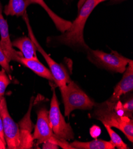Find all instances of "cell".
<instances>
[{
	"mask_svg": "<svg viewBox=\"0 0 133 149\" xmlns=\"http://www.w3.org/2000/svg\"><path fill=\"white\" fill-rule=\"evenodd\" d=\"M2 10H1V3H0V14H2L1 13Z\"/></svg>",
	"mask_w": 133,
	"mask_h": 149,
	"instance_id": "28",
	"label": "cell"
},
{
	"mask_svg": "<svg viewBox=\"0 0 133 149\" xmlns=\"http://www.w3.org/2000/svg\"><path fill=\"white\" fill-rule=\"evenodd\" d=\"M123 107L125 112L128 113L129 117L132 119V113H133V100L132 98L129 99L125 103L122 104Z\"/></svg>",
	"mask_w": 133,
	"mask_h": 149,
	"instance_id": "21",
	"label": "cell"
},
{
	"mask_svg": "<svg viewBox=\"0 0 133 149\" xmlns=\"http://www.w3.org/2000/svg\"><path fill=\"white\" fill-rule=\"evenodd\" d=\"M19 63L31 69L39 76L54 82L53 76L50 70L46 66H44L38 60L37 57L31 59H26L23 57H21L20 58Z\"/></svg>",
	"mask_w": 133,
	"mask_h": 149,
	"instance_id": "12",
	"label": "cell"
},
{
	"mask_svg": "<svg viewBox=\"0 0 133 149\" xmlns=\"http://www.w3.org/2000/svg\"><path fill=\"white\" fill-rule=\"evenodd\" d=\"M96 6V0H86L78 11V17L67 31L56 38L57 42L70 47L80 48L87 51L89 49L84 40V29L88 17Z\"/></svg>",
	"mask_w": 133,
	"mask_h": 149,
	"instance_id": "1",
	"label": "cell"
},
{
	"mask_svg": "<svg viewBox=\"0 0 133 149\" xmlns=\"http://www.w3.org/2000/svg\"><path fill=\"white\" fill-rule=\"evenodd\" d=\"M9 63L10 61H8V59L3 52L1 47H0V65L2 67L3 69H4L6 72L8 73L11 72Z\"/></svg>",
	"mask_w": 133,
	"mask_h": 149,
	"instance_id": "19",
	"label": "cell"
},
{
	"mask_svg": "<svg viewBox=\"0 0 133 149\" xmlns=\"http://www.w3.org/2000/svg\"><path fill=\"white\" fill-rule=\"evenodd\" d=\"M0 116L3 121L7 148L10 149L19 148L20 146L19 127L10 116L6 100L4 96L1 97L0 102Z\"/></svg>",
	"mask_w": 133,
	"mask_h": 149,
	"instance_id": "7",
	"label": "cell"
},
{
	"mask_svg": "<svg viewBox=\"0 0 133 149\" xmlns=\"http://www.w3.org/2000/svg\"><path fill=\"white\" fill-rule=\"evenodd\" d=\"M13 47L18 48L23 56L26 59L37 58V49L34 43L30 38L22 37L12 42Z\"/></svg>",
	"mask_w": 133,
	"mask_h": 149,
	"instance_id": "13",
	"label": "cell"
},
{
	"mask_svg": "<svg viewBox=\"0 0 133 149\" xmlns=\"http://www.w3.org/2000/svg\"><path fill=\"white\" fill-rule=\"evenodd\" d=\"M0 139H1V140L3 141V142L6 145V142L5 137H4L3 121H2V119H1V116H0Z\"/></svg>",
	"mask_w": 133,
	"mask_h": 149,
	"instance_id": "24",
	"label": "cell"
},
{
	"mask_svg": "<svg viewBox=\"0 0 133 149\" xmlns=\"http://www.w3.org/2000/svg\"><path fill=\"white\" fill-rule=\"evenodd\" d=\"M32 134L34 140L37 144H42L50 140L54 135L50 126L49 111L46 108L41 109L37 113V121Z\"/></svg>",
	"mask_w": 133,
	"mask_h": 149,
	"instance_id": "8",
	"label": "cell"
},
{
	"mask_svg": "<svg viewBox=\"0 0 133 149\" xmlns=\"http://www.w3.org/2000/svg\"><path fill=\"white\" fill-rule=\"evenodd\" d=\"M117 1H125V0H116Z\"/></svg>",
	"mask_w": 133,
	"mask_h": 149,
	"instance_id": "29",
	"label": "cell"
},
{
	"mask_svg": "<svg viewBox=\"0 0 133 149\" xmlns=\"http://www.w3.org/2000/svg\"><path fill=\"white\" fill-rule=\"evenodd\" d=\"M85 1H86V0H79V1L78 3V11L81 9V8L82 7V6L84 4V3L85 2Z\"/></svg>",
	"mask_w": 133,
	"mask_h": 149,
	"instance_id": "25",
	"label": "cell"
},
{
	"mask_svg": "<svg viewBox=\"0 0 133 149\" xmlns=\"http://www.w3.org/2000/svg\"><path fill=\"white\" fill-rule=\"evenodd\" d=\"M32 4L31 0H9L4 12L7 16H22L26 13L27 7Z\"/></svg>",
	"mask_w": 133,
	"mask_h": 149,
	"instance_id": "14",
	"label": "cell"
},
{
	"mask_svg": "<svg viewBox=\"0 0 133 149\" xmlns=\"http://www.w3.org/2000/svg\"><path fill=\"white\" fill-rule=\"evenodd\" d=\"M114 111L118 115H120L121 116H128L129 118H130L129 116L128 115V113L125 112L123 107L122 103L120 102V100H118L115 103V107H114Z\"/></svg>",
	"mask_w": 133,
	"mask_h": 149,
	"instance_id": "20",
	"label": "cell"
},
{
	"mask_svg": "<svg viewBox=\"0 0 133 149\" xmlns=\"http://www.w3.org/2000/svg\"><path fill=\"white\" fill-rule=\"evenodd\" d=\"M1 97L0 96V102H1Z\"/></svg>",
	"mask_w": 133,
	"mask_h": 149,
	"instance_id": "30",
	"label": "cell"
},
{
	"mask_svg": "<svg viewBox=\"0 0 133 149\" xmlns=\"http://www.w3.org/2000/svg\"><path fill=\"white\" fill-rule=\"evenodd\" d=\"M32 105L25 116L19 123L20 146L19 148H31L34 146V139L31 134L33 124L31 120V111Z\"/></svg>",
	"mask_w": 133,
	"mask_h": 149,
	"instance_id": "11",
	"label": "cell"
},
{
	"mask_svg": "<svg viewBox=\"0 0 133 149\" xmlns=\"http://www.w3.org/2000/svg\"><path fill=\"white\" fill-rule=\"evenodd\" d=\"M23 16L27 26L29 37L31 39V40L34 43L37 50H38L41 53L44 59H46L47 63L49 66L50 70L53 76L54 83L57 86H58L59 88L65 87L71 80L68 72L63 65L58 64L55 61H54L40 45L39 43L38 42L32 31L26 13H25Z\"/></svg>",
	"mask_w": 133,
	"mask_h": 149,
	"instance_id": "5",
	"label": "cell"
},
{
	"mask_svg": "<svg viewBox=\"0 0 133 149\" xmlns=\"http://www.w3.org/2000/svg\"><path fill=\"white\" fill-rule=\"evenodd\" d=\"M32 4H38L41 6L49 14L50 17L51 19L54 24L56 25L57 29L62 33L65 32L70 27L71 25V22L68 20H66L61 17H59L58 15L54 13L49 7L46 4L44 0H31Z\"/></svg>",
	"mask_w": 133,
	"mask_h": 149,
	"instance_id": "15",
	"label": "cell"
},
{
	"mask_svg": "<svg viewBox=\"0 0 133 149\" xmlns=\"http://www.w3.org/2000/svg\"><path fill=\"white\" fill-rule=\"evenodd\" d=\"M0 47L7 56L8 61H14L19 63L20 58L23 57L21 52H18L13 48L12 42L10 40L8 31V26L6 20L2 14H0Z\"/></svg>",
	"mask_w": 133,
	"mask_h": 149,
	"instance_id": "9",
	"label": "cell"
},
{
	"mask_svg": "<svg viewBox=\"0 0 133 149\" xmlns=\"http://www.w3.org/2000/svg\"><path fill=\"white\" fill-rule=\"evenodd\" d=\"M105 1H108V0H96V6H98L100 3L104 2Z\"/></svg>",
	"mask_w": 133,
	"mask_h": 149,
	"instance_id": "27",
	"label": "cell"
},
{
	"mask_svg": "<svg viewBox=\"0 0 133 149\" xmlns=\"http://www.w3.org/2000/svg\"><path fill=\"white\" fill-rule=\"evenodd\" d=\"M116 103L106 100L97 103L93 108L92 117L101 121L104 125L115 127L121 131L131 143L133 141V121L128 116H121L114 111Z\"/></svg>",
	"mask_w": 133,
	"mask_h": 149,
	"instance_id": "2",
	"label": "cell"
},
{
	"mask_svg": "<svg viewBox=\"0 0 133 149\" xmlns=\"http://www.w3.org/2000/svg\"><path fill=\"white\" fill-rule=\"evenodd\" d=\"M7 148L6 145L3 142V141L0 139V149H5Z\"/></svg>",
	"mask_w": 133,
	"mask_h": 149,
	"instance_id": "26",
	"label": "cell"
},
{
	"mask_svg": "<svg viewBox=\"0 0 133 149\" xmlns=\"http://www.w3.org/2000/svg\"><path fill=\"white\" fill-rule=\"evenodd\" d=\"M128 66L124 72L122 79L114 88V92L110 98L108 100L112 103H116L121 96L125 95L133 89V63L131 60L128 63Z\"/></svg>",
	"mask_w": 133,
	"mask_h": 149,
	"instance_id": "10",
	"label": "cell"
},
{
	"mask_svg": "<svg viewBox=\"0 0 133 149\" xmlns=\"http://www.w3.org/2000/svg\"><path fill=\"white\" fill-rule=\"evenodd\" d=\"M73 149H114L115 146L111 141H107L103 140L97 139L88 141L81 142L75 141L70 143Z\"/></svg>",
	"mask_w": 133,
	"mask_h": 149,
	"instance_id": "16",
	"label": "cell"
},
{
	"mask_svg": "<svg viewBox=\"0 0 133 149\" xmlns=\"http://www.w3.org/2000/svg\"><path fill=\"white\" fill-rule=\"evenodd\" d=\"M87 58L97 66L107 70L124 73L131 59L122 56L116 51H112V53H106L100 50H87Z\"/></svg>",
	"mask_w": 133,
	"mask_h": 149,
	"instance_id": "4",
	"label": "cell"
},
{
	"mask_svg": "<svg viewBox=\"0 0 133 149\" xmlns=\"http://www.w3.org/2000/svg\"><path fill=\"white\" fill-rule=\"evenodd\" d=\"M104 126L107 130V131L110 137V140H111L110 141L112 142V143L113 144L115 147L119 149L128 148L127 144L124 143V142L122 141L121 137L112 129V127H110L109 126H108L106 125Z\"/></svg>",
	"mask_w": 133,
	"mask_h": 149,
	"instance_id": "17",
	"label": "cell"
},
{
	"mask_svg": "<svg viewBox=\"0 0 133 149\" xmlns=\"http://www.w3.org/2000/svg\"><path fill=\"white\" fill-rule=\"evenodd\" d=\"M101 132V130L99 126L93 125L90 129V136L93 139H97Z\"/></svg>",
	"mask_w": 133,
	"mask_h": 149,
	"instance_id": "22",
	"label": "cell"
},
{
	"mask_svg": "<svg viewBox=\"0 0 133 149\" xmlns=\"http://www.w3.org/2000/svg\"><path fill=\"white\" fill-rule=\"evenodd\" d=\"M65 108V115L69 116L76 109L91 110L95 103L73 81L70 80L65 87H60Z\"/></svg>",
	"mask_w": 133,
	"mask_h": 149,
	"instance_id": "3",
	"label": "cell"
},
{
	"mask_svg": "<svg viewBox=\"0 0 133 149\" xmlns=\"http://www.w3.org/2000/svg\"><path fill=\"white\" fill-rule=\"evenodd\" d=\"M49 116L51 128L55 135L66 140L74 139V132L72 128L69 124L66 123L64 116L61 112L54 89L53 91Z\"/></svg>",
	"mask_w": 133,
	"mask_h": 149,
	"instance_id": "6",
	"label": "cell"
},
{
	"mask_svg": "<svg viewBox=\"0 0 133 149\" xmlns=\"http://www.w3.org/2000/svg\"><path fill=\"white\" fill-rule=\"evenodd\" d=\"M10 82L6 71L2 68L0 71V96H4L6 88Z\"/></svg>",
	"mask_w": 133,
	"mask_h": 149,
	"instance_id": "18",
	"label": "cell"
},
{
	"mask_svg": "<svg viewBox=\"0 0 133 149\" xmlns=\"http://www.w3.org/2000/svg\"><path fill=\"white\" fill-rule=\"evenodd\" d=\"M43 145H42V148H46V149H48V148H50V149H57L58 148V146H57L56 144L49 141H47L46 142L43 143Z\"/></svg>",
	"mask_w": 133,
	"mask_h": 149,
	"instance_id": "23",
	"label": "cell"
}]
</instances>
